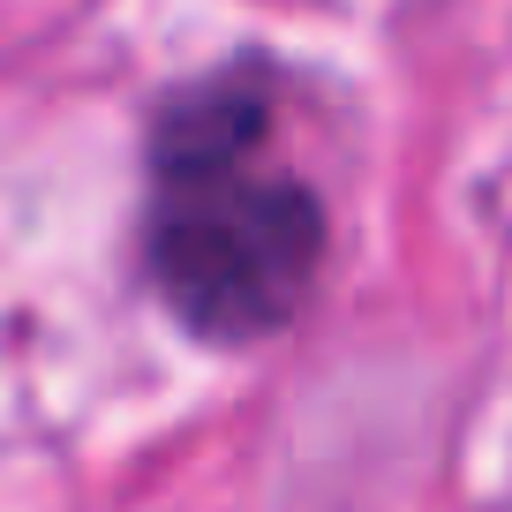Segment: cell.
I'll use <instances>...</instances> for the list:
<instances>
[{"instance_id":"cell-1","label":"cell","mask_w":512,"mask_h":512,"mask_svg":"<svg viewBox=\"0 0 512 512\" xmlns=\"http://www.w3.org/2000/svg\"><path fill=\"white\" fill-rule=\"evenodd\" d=\"M151 279L196 339H264L309 302L324 211L264 159V91L204 83L159 121L151 151Z\"/></svg>"}]
</instances>
